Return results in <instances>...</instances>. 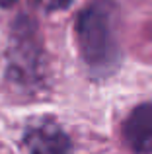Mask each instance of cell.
Masks as SVG:
<instances>
[{"label":"cell","mask_w":152,"mask_h":154,"mask_svg":"<svg viewBox=\"0 0 152 154\" xmlns=\"http://www.w3.org/2000/svg\"><path fill=\"white\" fill-rule=\"evenodd\" d=\"M76 45L94 78H107L121 64L119 8L113 0H90L76 18Z\"/></svg>","instance_id":"cell-1"},{"label":"cell","mask_w":152,"mask_h":154,"mask_svg":"<svg viewBox=\"0 0 152 154\" xmlns=\"http://www.w3.org/2000/svg\"><path fill=\"white\" fill-rule=\"evenodd\" d=\"M12 4H14V0H0V6H4V8L12 6Z\"/></svg>","instance_id":"cell-6"},{"label":"cell","mask_w":152,"mask_h":154,"mask_svg":"<svg viewBox=\"0 0 152 154\" xmlns=\"http://www.w3.org/2000/svg\"><path fill=\"white\" fill-rule=\"evenodd\" d=\"M121 133L135 154H152V102L137 105L123 121Z\"/></svg>","instance_id":"cell-2"},{"label":"cell","mask_w":152,"mask_h":154,"mask_svg":"<svg viewBox=\"0 0 152 154\" xmlns=\"http://www.w3.org/2000/svg\"><path fill=\"white\" fill-rule=\"evenodd\" d=\"M70 0H37V4L45 6L47 10H59V8H65Z\"/></svg>","instance_id":"cell-5"},{"label":"cell","mask_w":152,"mask_h":154,"mask_svg":"<svg viewBox=\"0 0 152 154\" xmlns=\"http://www.w3.org/2000/svg\"><path fill=\"white\" fill-rule=\"evenodd\" d=\"M26 148L27 154H74L66 133L51 123L31 127L26 135Z\"/></svg>","instance_id":"cell-3"},{"label":"cell","mask_w":152,"mask_h":154,"mask_svg":"<svg viewBox=\"0 0 152 154\" xmlns=\"http://www.w3.org/2000/svg\"><path fill=\"white\" fill-rule=\"evenodd\" d=\"M33 26L22 22L16 29V47H14V68L20 78H37L39 68V51L35 43Z\"/></svg>","instance_id":"cell-4"}]
</instances>
